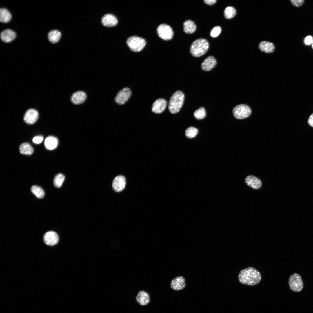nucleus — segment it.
<instances>
[{
	"mask_svg": "<svg viewBox=\"0 0 313 313\" xmlns=\"http://www.w3.org/2000/svg\"><path fill=\"white\" fill-rule=\"evenodd\" d=\"M239 282L241 284L249 286H254L260 282L261 276L260 272L252 267H249L241 270L238 276Z\"/></svg>",
	"mask_w": 313,
	"mask_h": 313,
	"instance_id": "1",
	"label": "nucleus"
},
{
	"mask_svg": "<svg viewBox=\"0 0 313 313\" xmlns=\"http://www.w3.org/2000/svg\"><path fill=\"white\" fill-rule=\"evenodd\" d=\"M209 47L208 42L205 39L199 38L194 41L191 45L190 52L195 57H199L205 54Z\"/></svg>",
	"mask_w": 313,
	"mask_h": 313,
	"instance_id": "2",
	"label": "nucleus"
},
{
	"mask_svg": "<svg viewBox=\"0 0 313 313\" xmlns=\"http://www.w3.org/2000/svg\"><path fill=\"white\" fill-rule=\"evenodd\" d=\"M185 96L181 91H177L171 97L169 103L168 109L172 114H176L180 110L183 104Z\"/></svg>",
	"mask_w": 313,
	"mask_h": 313,
	"instance_id": "3",
	"label": "nucleus"
},
{
	"mask_svg": "<svg viewBox=\"0 0 313 313\" xmlns=\"http://www.w3.org/2000/svg\"><path fill=\"white\" fill-rule=\"evenodd\" d=\"M127 44L132 51L138 52L141 51L146 43L145 41L143 38L136 36L129 38L126 41Z\"/></svg>",
	"mask_w": 313,
	"mask_h": 313,
	"instance_id": "4",
	"label": "nucleus"
},
{
	"mask_svg": "<svg viewBox=\"0 0 313 313\" xmlns=\"http://www.w3.org/2000/svg\"><path fill=\"white\" fill-rule=\"evenodd\" d=\"M252 110L248 105L244 104L238 105L233 110V115L236 119H242L249 117L251 114Z\"/></svg>",
	"mask_w": 313,
	"mask_h": 313,
	"instance_id": "5",
	"label": "nucleus"
},
{
	"mask_svg": "<svg viewBox=\"0 0 313 313\" xmlns=\"http://www.w3.org/2000/svg\"><path fill=\"white\" fill-rule=\"evenodd\" d=\"M288 284L290 288L295 292L300 291L303 287L301 278L297 273H294L290 276L288 280Z\"/></svg>",
	"mask_w": 313,
	"mask_h": 313,
	"instance_id": "6",
	"label": "nucleus"
},
{
	"mask_svg": "<svg viewBox=\"0 0 313 313\" xmlns=\"http://www.w3.org/2000/svg\"><path fill=\"white\" fill-rule=\"evenodd\" d=\"M157 32L159 36L165 40L171 39L173 37V32L172 28L166 24H161L157 28Z\"/></svg>",
	"mask_w": 313,
	"mask_h": 313,
	"instance_id": "7",
	"label": "nucleus"
},
{
	"mask_svg": "<svg viewBox=\"0 0 313 313\" xmlns=\"http://www.w3.org/2000/svg\"><path fill=\"white\" fill-rule=\"evenodd\" d=\"M131 93V91L129 88H125L118 93L115 98V101L119 105L123 104L130 98Z\"/></svg>",
	"mask_w": 313,
	"mask_h": 313,
	"instance_id": "8",
	"label": "nucleus"
},
{
	"mask_svg": "<svg viewBox=\"0 0 313 313\" xmlns=\"http://www.w3.org/2000/svg\"><path fill=\"white\" fill-rule=\"evenodd\" d=\"M43 239L44 243L47 245L53 246L58 243L59 238L58 234L55 232L51 231L45 234Z\"/></svg>",
	"mask_w": 313,
	"mask_h": 313,
	"instance_id": "9",
	"label": "nucleus"
},
{
	"mask_svg": "<svg viewBox=\"0 0 313 313\" xmlns=\"http://www.w3.org/2000/svg\"><path fill=\"white\" fill-rule=\"evenodd\" d=\"M126 179L122 175L116 176L114 179L112 187L114 190L117 192L122 191L125 188L126 185Z\"/></svg>",
	"mask_w": 313,
	"mask_h": 313,
	"instance_id": "10",
	"label": "nucleus"
},
{
	"mask_svg": "<svg viewBox=\"0 0 313 313\" xmlns=\"http://www.w3.org/2000/svg\"><path fill=\"white\" fill-rule=\"evenodd\" d=\"M39 117L38 112L35 109H30L26 112L23 119L24 121L28 124H32L37 120Z\"/></svg>",
	"mask_w": 313,
	"mask_h": 313,
	"instance_id": "11",
	"label": "nucleus"
},
{
	"mask_svg": "<svg viewBox=\"0 0 313 313\" xmlns=\"http://www.w3.org/2000/svg\"><path fill=\"white\" fill-rule=\"evenodd\" d=\"M185 278L182 276H177L171 281V288L175 291H179L183 289L185 287Z\"/></svg>",
	"mask_w": 313,
	"mask_h": 313,
	"instance_id": "12",
	"label": "nucleus"
},
{
	"mask_svg": "<svg viewBox=\"0 0 313 313\" xmlns=\"http://www.w3.org/2000/svg\"><path fill=\"white\" fill-rule=\"evenodd\" d=\"M167 105V102L165 99L163 98L158 99L153 104L152 110L155 113H161L164 110Z\"/></svg>",
	"mask_w": 313,
	"mask_h": 313,
	"instance_id": "13",
	"label": "nucleus"
},
{
	"mask_svg": "<svg viewBox=\"0 0 313 313\" xmlns=\"http://www.w3.org/2000/svg\"><path fill=\"white\" fill-rule=\"evenodd\" d=\"M245 182L248 186L254 189H259L262 185V182L260 179L253 175L247 176L245 179Z\"/></svg>",
	"mask_w": 313,
	"mask_h": 313,
	"instance_id": "14",
	"label": "nucleus"
},
{
	"mask_svg": "<svg viewBox=\"0 0 313 313\" xmlns=\"http://www.w3.org/2000/svg\"><path fill=\"white\" fill-rule=\"evenodd\" d=\"M217 64V61L215 58L212 56L207 57L203 62L201 67L205 71H209L212 69Z\"/></svg>",
	"mask_w": 313,
	"mask_h": 313,
	"instance_id": "15",
	"label": "nucleus"
},
{
	"mask_svg": "<svg viewBox=\"0 0 313 313\" xmlns=\"http://www.w3.org/2000/svg\"><path fill=\"white\" fill-rule=\"evenodd\" d=\"M136 300L140 305L145 306L150 302V296L146 292L143 290L140 291L136 296Z\"/></svg>",
	"mask_w": 313,
	"mask_h": 313,
	"instance_id": "16",
	"label": "nucleus"
},
{
	"mask_svg": "<svg viewBox=\"0 0 313 313\" xmlns=\"http://www.w3.org/2000/svg\"><path fill=\"white\" fill-rule=\"evenodd\" d=\"M101 22L104 26L111 27L114 26L117 24L118 20L114 15L111 14H107L102 17Z\"/></svg>",
	"mask_w": 313,
	"mask_h": 313,
	"instance_id": "17",
	"label": "nucleus"
},
{
	"mask_svg": "<svg viewBox=\"0 0 313 313\" xmlns=\"http://www.w3.org/2000/svg\"><path fill=\"white\" fill-rule=\"evenodd\" d=\"M87 95L83 91H79L74 93L71 97V101L73 103L78 105L83 103L85 100Z\"/></svg>",
	"mask_w": 313,
	"mask_h": 313,
	"instance_id": "18",
	"label": "nucleus"
},
{
	"mask_svg": "<svg viewBox=\"0 0 313 313\" xmlns=\"http://www.w3.org/2000/svg\"><path fill=\"white\" fill-rule=\"evenodd\" d=\"M58 140L55 137L50 136L47 137L45 140L44 145L46 148L49 150L55 149L58 144Z\"/></svg>",
	"mask_w": 313,
	"mask_h": 313,
	"instance_id": "19",
	"label": "nucleus"
},
{
	"mask_svg": "<svg viewBox=\"0 0 313 313\" xmlns=\"http://www.w3.org/2000/svg\"><path fill=\"white\" fill-rule=\"evenodd\" d=\"M16 34L13 30L10 29H6L3 30L1 33V38L2 40L6 43L10 42L13 40L16 37Z\"/></svg>",
	"mask_w": 313,
	"mask_h": 313,
	"instance_id": "20",
	"label": "nucleus"
},
{
	"mask_svg": "<svg viewBox=\"0 0 313 313\" xmlns=\"http://www.w3.org/2000/svg\"><path fill=\"white\" fill-rule=\"evenodd\" d=\"M259 47L261 51L267 53L273 52L275 49V46L272 43L266 41L261 42Z\"/></svg>",
	"mask_w": 313,
	"mask_h": 313,
	"instance_id": "21",
	"label": "nucleus"
},
{
	"mask_svg": "<svg viewBox=\"0 0 313 313\" xmlns=\"http://www.w3.org/2000/svg\"><path fill=\"white\" fill-rule=\"evenodd\" d=\"M183 25L184 31L187 34L193 33L196 28V26L195 23L190 20L185 21L183 23Z\"/></svg>",
	"mask_w": 313,
	"mask_h": 313,
	"instance_id": "22",
	"label": "nucleus"
},
{
	"mask_svg": "<svg viewBox=\"0 0 313 313\" xmlns=\"http://www.w3.org/2000/svg\"><path fill=\"white\" fill-rule=\"evenodd\" d=\"M20 153L23 154L31 155L34 152V149L29 143H23L20 145L19 147Z\"/></svg>",
	"mask_w": 313,
	"mask_h": 313,
	"instance_id": "23",
	"label": "nucleus"
},
{
	"mask_svg": "<svg viewBox=\"0 0 313 313\" xmlns=\"http://www.w3.org/2000/svg\"><path fill=\"white\" fill-rule=\"evenodd\" d=\"M12 15L6 8H2L0 9V21L3 23L8 22L11 19Z\"/></svg>",
	"mask_w": 313,
	"mask_h": 313,
	"instance_id": "24",
	"label": "nucleus"
},
{
	"mask_svg": "<svg viewBox=\"0 0 313 313\" xmlns=\"http://www.w3.org/2000/svg\"><path fill=\"white\" fill-rule=\"evenodd\" d=\"M61 36V33L57 30H52L50 31L48 34L49 40L53 43L57 42L59 40Z\"/></svg>",
	"mask_w": 313,
	"mask_h": 313,
	"instance_id": "25",
	"label": "nucleus"
},
{
	"mask_svg": "<svg viewBox=\"0 0 313 313\" xmlns=\"http://www.w3.org/2000/svg\"><path fill=\"white\" fill-rule=\"evenodd\" d=\"M31 191L37 198L41 199L43 197L45 193L41 187L36 185L31 188Z\"/></svg>",
	"mask_w": 313,
	"mask_h": 313,
	"instance_id": "26",
	"label": "nucleus"
},
{
	"mask_svg": "<svg viewBox=\"0 0 313 313\" xmlns=\"http://www.w3.org/2000/svg\"><path fill=\"white\" fill-rule=\"evenodd\" d=\"M236 14V10L232 6H228L224 11V16L227 19H230L233 18Z\"/></svg>",
	"mask_w": 313,
	"mask_h": 313,
	"instance_id": "27",
	"label": "nucleus"
},
{
	"mask_svg": "<svg viewBox=\"0 0 313 313\" xmlns=\"http://www.w3.org/2000/svg\"><path fill=\"white\" fill-rule=\"evenodd\" d=\"M65 179L64 175L61 173L57 174L55 176L53 182L54 186L59 188L62 185Z\"/></svg>",
	"mask_w": 313,
	"mask_h": 313,
	"instance_id": "28",
	"label": "nucleus"
},
{
	"mask_svg": "<svg viewBox=\"0 0 313 313\" xmlns=\"http://www.w3.org/2000/svg\"><path fill=\"white\" fill-rule=\"evenodd\" d=\"M198 133V129L196 128L193 127L188 128L185 131L186 136L189 138L194 137L197 135Z\"/></svg>",
	"mask_w": 313,
	"mask_h": 313,
	"instance_id": "29",
	"label": "nucleus"
},
{
	"mask_svg": "<svg viewBox=\"0 0 313 313\" xmlns=\"http://www.w3.org/2000/svg\"><path fill=\"white\" fill-rule=\"evenodd\" d=\"M194 115L197 119L200 120L203 119L206 115V111L205 108L203 107H201L194 112Z\"/></svg>",
	"mask_w": 313,
	"mask_h": 313,
	"instance_id": "30",
	"label": "nucleus"
},
{
	"mask_svg": "<svg viewBox=\"0 0 313 313\" xmlns=\"http://www.w3.org/2000/svg\"><path fill=\"white\" fill-rule=\"evenodd\" d=\"M221 30V28L220 26H216L213 28L211 30L210 35L212 37H216L220 34Z\"/></svg>",
	"mask_w": 313,
	"mask_h": 313,
	"instance_id": "31",
	"label": "nucleus"
},
{
	"mask_svg": "<svg viewBox=\"0 0 313 313\" xmlns=\"http://www.w3.org/2000/svg\"><path fill=\"white\" fill-rule=\"evenodd\" d=\"M43 137L42 136H37L34 137L32 139L33 142L34 143L39 144L40 143L43 141Z\"/></svg>",
	"mask_w": 313,
	"mask_h": 313,
	"instance_id": "32",
	"label": "nucleus"
},
{
	"mask_svg": "<svg viewBox=\"0 0 313 313\" xmlns=\"http://www.w3.org/2000/svg\"><path fill=\"white\" fill-rule=\"evenodd\" d=\"M290 1L293 5L297 7L301 6L304 2L303 0H292Z\"/></svg>",
	"mask_w": 313,
	"mask_h": 313,
	"instance_id": "33",
	"label": "nucleus"
},
{
	"mask_svg": "<svg viewBox=\"0 0 313 313\" xmlns=\"http://www.w3.org/2000/svg\"><path fill=\"white\" fill-rule=\"evenodd\" d=\"M313 41V37L310 35L307 36L304 40V43L306 45H310L312 44Z\"/></svg>",
	"mask_w": 313,
	"mask_h": 313,
	"instance_id": "34",
	"label": "nucleus"
},
{
	"mask_svg": "<svg viewBox=\"0 0 313 313\" xmlns=\"http://www.w3.org/2000/svg\"><path fill=\"white\" fill-rule=\"evenodd\" d=\"M308 122L310 126L313 127V113L309 117L308 119Z\"/></svg>",
	"mask_w": 313,
	"mask_h": 313,
	"instance_id": "35",
	"label": "nucleus"
},
{
	"mask_svg": "<svg viewBox=\"0 0 313 313\" xmlns=\"http://www.w3.org/2000/svg\"><path fill=\"white\" fill-rule=\"evenodd\" d=\"M217 0H204V1L205 3L208 5H212L215 4Z\"/></svg>",
	"mask_w": 313,
	"mask_h": 313,
	"instance_id": "36",
	"label": "nucleus"
},
{
	"mask_svg": "<svg viewBox=\"0 0 313 313\" xmlns=\"http://www.w3.org/2000/svg\"><path fill=\"white\" fill-rule=\"evenodd\" d=\"M312 48L313 49V41L312 42Z\"/></svg>",
	"mask_w": 313,
	"mask_h": 313,
	"instance_id": "37",
	"label": "nucleus"
}]
</instances>
